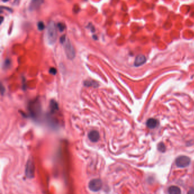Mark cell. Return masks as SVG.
<instances>
[{"label": "cell", "mask_w": 194, "mask_h": 194, "mask_svg": "<svg viewBox=\"0 0 194 194\" xmlns=\"http://www.w3.org/2000/svg\"><path fill=\"white\" fill-rule=\"evenodd\" d=\"M3 19H4V17H1V23H2V22H3Z\"/></svg>", "instance_id": "7402d4cb"}, {"label": "cell", "mask_w": 194, "mask_h": 194, "mask_svg": "<svg viewBox=\"0 0 194 194\" xmlns=\"http://www.w3.org/2000/svg\"><path fill=\"white\" fill-rule=\"evenodd\" d=\"M84 85L87 87H98L99 86L98 83L94 82V81L93 80H87L84 82Z\"/></svg>", "instance_id": "4fadbf2b"}, {"label": "cell", "mask_w": 194, "mask_h": 194, "mask_svg": "<svg viewBox=\"0 0 194 194\" xmlns=\"http://www.w3.org/2000/svg\"><path fill=\"white\" fill-rule=\"evenodd\" d=\"M50 111L52 114L56 112L59 110V105L58 103L55 100H52L50 104Z\"/></svg>", "instance_id": "8fae6325"}, {"label": "cell", "mask_w": 194, "mask_h": 194, "mask_svg": "<svg viewBox=\"0 0 194 194\" xmlns=\"http://www.w3.org/2000/svg\"><path fill=\"white\" fill-rule=\"evenodd\" d=\"M43 2L44 0H31L30 5H29V10L30 11L37 10L40 7Z\"/></svg>", "instance_id": "52a82bcc"}, {"label": "cell", "mask_w": 194, "mask_h": 194, "mask_svg": "<svg viewBox=\"0 0 194 194\" xmlns=\"http://www.w3.org/2000/svg\"><path fill=\"white\" fill-rule=\"evenodd\" d=\"M11 65H12V62L11 60L9 59H6L4 60L3 63V68L4 69H9Z\"/></svg>", "instance_id": "5bb4252c"}, {"label": "cell", "mask_w": 194, "mask_h": 194, "mask_svg": "<svg viewBox=\"0 0 194 194\" xmlns=\"http://www.w3.org/2000/svg\"><path fill=\"white\" fill-rule=\"evenodd\" d=\"M37 26H38V30H40V31L43 30L44 29H45V25H44V23L43 22L40 21V22H38Z\"/></svg>", "instance_id": "e0dca14e"}, {"label": "cell", "mask_w": 194, "mask_h": 194, "mask_svg": "<svg viewBox=\"0 0 194 194\" xmlns=\"http://www.w3.org/2000/svg\"><path fill=\"white\" fill-rule=\"evenodd\" d=\"M66 40L67 39H66V35H63L62 37L60 38V42L61 43H62V44H63L64 43L66 42Z\"/></svg>", "instance_id": "d6986e66"}, {"label": "cell", "mask_w": 194, "mask_h": 194, "mask_svg": "<svg viewBox=\"0 0 194 194\" xmlns=\"http://www.w3.org/2000/svg\"><path fill=\"white\" fill-rule=\"evenodd\" d=\"M8 1H10V0H3V2H8Z\"/></svg>", "instance_id": "603a6c76"}, {"label": "cell", "mask_w": 194, "mask_h": 194, "mask_svg": "<svg viewBox=\"0 0 194 194\" xmlns=\"http://www.w3.org/2000/svg\"><path fill=\"white\" fill-rule=\"evenodd\" d=\"M89 188L93 192H98L103 187V182L100 179H94L89 182L88 184Z\"/></svg>", "instance_id": "8992f818"}, {"label": "cell", "mask_w": 194, "mask_h": 194, "mask_svg": "<svg viewBox=\"0 0 194 194\" xmlns=\"http://www.w3.org/2000/svg\"><path fill=\"white\" fill-rule=\"evenodd\" d=\"M146 62V58L143 55H139L137 56L134 60V66L138 67L142 66Z\"/></svg>", "instance_id": "9c48e42d"}, {"label": "cell", "mask_w": 194, "mask_h": 194, "mask_svg": "<svg viewBox=\"0 0 194 194\" xmlns=\"http://www.w3.org/2000/svg\"><path fill=\"white\" fill-rule=\"evenodd\" d=\"M188 193H194V189H191L190 191H188Z\"/></svg>", "instance_id": "44dd1931"}, {"label": "cell", "mask_w": 194, "mask_h": 194, "mask_svg": "<svg viewBox=\"0 0 194 194\" xmlns=\"http://www.w3.org/2000/svg\"><path fill=\"white\" fill-rule=\"evenodd\" d=\"M191 159L188 157L182 155L178 157L175 160V164L178 167L184 168L188 166L190 164Z\"/></svg>", "instance_id": "5b68a950"}, {"label": "cell", "mask_w": 194, "mask_h": 194, "mask_svg": "<svg viewBox=\"0 0 194 194\" xmlns=\"http://www.w3.org/2000/svg\"><path fill=\"white\" fill-rule=\"evenodd\" d=\"M28 110L30 116L34 119H37L41 114V104L38 99L30 101L28 105Z\"/></svg>", "instance_id": "6da1fadb"}, {"label": "cell", "mask_w": 194, "mask_h": 194, "mask_svg": "<svg viewBox=\"0 0 194 194\" xmlns=\"http://www.w3.org/2000/svg\"><path fill=\"white\" fill-rule=\"evenodd\" d=\"M5 87L3 86V84H1V94H2V95H3L4 93V92H5Z\"/></svg>", "instance_id": "ffe728a7"}, {"label": "cell", "mask_w": 194, "mask_h": 194, "mask_svg": "<svg viewBox=\"0 0 194 194\" xmlns=\"http://www.w3.org/2000/svg\"><path fill=\"white\" fill-rule=\"evenodd\" d=\"M35 166L31 159H29L26 163L25 168L26 177L29 179H32L34 177Z\"/></svg>", "instance_id": "277c9868"}, {"label": "cell", "mask_w": 194, "mask_h": 194, "mask_svg": "<svg viewBox=\"0 0 194 194\" xmlns=\"http://www.w3.org/2000/svg\"><path fill=\"white\" fill-rule=\"evenodd\" d=\"M57 28L58 29V30H59L60 32H63V31H64V30H65L66 26H65L64 23L60 22V23H58V24L57 25Z\"/></svg>", "instance_id": "2e32d148"}, {"label": "cell", "mask_w": 194, "mask_h": 194, "mask_svg": "<svg viewBox=\"0 0 194 194\" xmlns=\"http://www.w3.org/2000/svg\"><path fill=\"white\" fill-rule=\"evenodd\" d=\"M168 192L171 194H179L181 193V190L177 186H171L168 188Z\"/></svg>", "instance_id": "7c38bea8"}, {"label": "cell", "mask_w": 194, "mask_h": 194, "mask_svg": "<svg viewBox=\"0 0 194 194\" xmlns=\"http://www.w3.org/2000/svg\"><path fill=\"white\" fill-rule=\"evenodd\" d=\"M88 137L92 142H96L100 139V134L97 130H92L88 133Z\"/></svg>", "instance_id": "ba28073f"}, {"label": "cell", "mask_w": 194, "mask_h": 194, "mask_svg": "<svg viewBox=\"0 0 194 194\" xmlns=\"http://www.w3.org/2000/svg\"><path fill=\"white\" fill-rule=\"evenodd\" d=\"M49 72L50 73L51 75H55L56 73H57V70H56V69L55 68H53V67H52V68H51L49 70Z\"/></svg>", "instance_id": "ac0fdd59"}, {"label": "cell", "mask_w": 194, "mask_h": 194, "mask_svg": "<svg viewBox=\"0 0 194 194\" xmlns=\"http://www.w3.org/2000/svg\"><path fill=\"white\" fill-rule=\"evenodd\" d=\"M157 148L158 150L162 153H164L166 152V146L164 145L163 142H160L158 145Z\"/></svg>", "instance_id": "9a60e30c"}, {"label": "cell", "mask_w": 194, "mask_h": 194, "mask_svg": "<svg viewBox=\"0 0 194 194\" xmlns=\"http://www.w3.org/2000/svg\"><path fill=\"white\" fill-rule=\"evenodd\" d=\"M57 37V26L54 21H50L47 28L46 37L47 42L50 44H54L56 41Z\"/></svg>", "instance_id": "7a4b0ae2"}, {"label": "cell", "mask_w": 194, "mask_h": 194, "mask_svg": "<svg viewBox=\"0 0 194 194\" xmlns=\"http://www.w3.org/2000/svg\"><path fill=\"white\" fill-rule=\"evenodd\" d=\"M159 125V122L155 118H149L146 122V126L149 129H154Z\"/></svg>", "instance_id": "30bf717a"}, {"label": "cell", "mask_w": 194, "mask_h": 194, "mask_svg": "<svg viewBox=\"0 0 194 194\" xmlns=\"http://www.w3.org/2000/svg\"><path fill=\"white\" fill-rule=\"evenodd\" d=\"M64 50L67 58L70 60H72L75 58L76 55L75 50L72 44L71 43L70 40L68 39H67L65 42Z\"/></svg>", "instance_id": "3957f363"}]
</instances>
